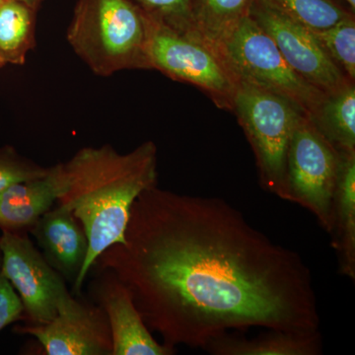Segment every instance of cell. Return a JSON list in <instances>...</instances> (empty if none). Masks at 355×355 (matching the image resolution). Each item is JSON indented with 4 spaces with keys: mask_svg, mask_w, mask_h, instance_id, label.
I'll return each instance as SVG.
<instances>
[{
    "mask_svg": "<svg viewBox=\"0 0 355 355\" xmlns=\"http://www.w3.org/2000/svg\"><path fill=\"white\" fill-rule=\"evenodd\" d=\"M95 287L111 330L113 355H173L177 350L153 338L127 287L112 273L101 272Z\"/></svg>",
    "mask_w": 355,
    "mask_h": 355,
    "instance_id": "8fae6325",
    "label": "cell"
},
{
    "mask_svg": "<svg viewBox=\"0 0 355 355\" xmlns=\"http://www.w3.org/2000/svg\"><path fill=\"white\" fill-rule=\"evenodd\" d=\"M62 169L65 191L58 205L73 214L88 241L85 261L73 282L79 293L100 254L125 243L133 202L157 186V147L146 141L125 154L109 144L84 147L62 163Z\"/></svg>",
    "mask_w": 355,
    "mask_h": 355,
    "instance_id": "7a4b0ae2",
    "label": "cell"
},
{
    "mask_svg": "<svg viewBox=\"0 0 355 355\" xmlns=\"http://www.w3.org/2000/svg\"><path fill=\"white\" fill-rule=\"evenodd\" d=\"M340 162V151L307 114H301L287 150L288 202L309 210L327 233L331 231V202Z\"/></svg>",
    "mask_w": 355,
    "mask_h": 355,
    "instance_id": "52a82bcc",
    "label": "cell"
},
{
    "mask_svg": "<svg viewBox=\"0 0 355 355\" xmlns=\"http://www.w3.org/2000/svg\"><path fill=\"white\" fill-rule=\"evenodd\" d=\"M254 0H191L198 34L214 46L240 21L250 15Z\"/></svg>",
    "mask_w": 355,
    "mask_h": 355,
    "instance_id": "ac0fdd59",
    "label": "cell"
},
{
    "mask_svg": "<svg viewBox=\"0 0 355 355\" xmlns=\"http://www.w3.org/2000/svg\"><path fill=\"white\" fill-rule=\"evenodd\" d=\"M310 119L340 153H355V83L326 95Z\"/></svg>",
    "mask_w": 355,
    "mask_h": 355,
    "instance_id": "2e32d148",
    "label": "cell"
},
{
    "mask_svg": "<svg viewBox=\"0 0 355 355\" xmlns=\"http://www.w3.org/2000/svg\"><path fill=\"white\" fill-rule=\"evenodd\" d=\"M2 275L18 292L24 311L35 324L51 322L70 295L64 280L31 240L14 231L0 237Z\"/></svg>",
    "mask_w": 355,
    "mask_h": 355,
    "instance_id": "ba28073f",
    "label": "cell"
},
{
    "mask_svg": "<svg viewBox=\"0 0 355 355\" xmlns=\"http://www.w3.org/2000/svg\"><path fill=\"white\" fill-rule=\"evenodd\" d=\"M268 6L310 30L330 28L355 11L342 0H263Z\"/></svg>",
    "mask_w": 355,
    "mask_h": 355,
    "instance_id": "d6986e66",
    "label": "cell"
},
{
    "mask_svg": "<svg viewBox=\"0 0 355 355\" xmlns=\"http://www.w3.org/2000/svg\"><path fill=\"white\" fill-rule=\"evenodd\" d=\"M214 46L238 80L284 98L309 118L326 97L291 69L273 40L250 15Z\"/></svg>",
    "mask_w": 355,
    "mask_h": 355,
    "instance_id": "277c9868",
    "label": "cell"
},
{
    "mask_svg": "<svg viewBox=\"0 0 355 355\" xmlns=\"http://www.w3.org/2000/svg\"><path fill=\"white\" fill-rule=\"evenodd\" d=\"M2 1H3V0H0V3H1Z\"/></svg>",
    "mask_w": 355,
    "mask_h": 355,
    "instance_id": "4316f807",
    "label": "cell"
},
{
    "mask_svg": "<svg viewBox=\"0 0 355 355\" xmlns=\"http://www.w3.org/2000/svg\"><path fill=\"white\" fill-rule=\"evenodd\" d=\"M347 6H349L352 10L355 11V0H342Z\"/></svg>",
    "mask_w": 355,
    "mask_h": 355,
    "instance_id": "d4e9b609",
    "label": "cell"
},
{
    "mask_svg": "<svg viewBox=\"0 0 355 355\" xmlns=\"http://www.w3.org/2000/svg\"><path fill=\"white\" fill-rule=\"evenodd\" d=\"M16 1L21 2V3L24 4V6L29 7L35 12H37L43 0H16Z\"/></svg>",
    "mask_w": 355,
    "mask_h": 355,
    "instance_id": "cb8c5ba5",
    "label": "cell"
},
{
    "mask_svg": "<svg viewBox=\"0 0 355 355\" xmlns=\"http://www.w3.org/2000/svg\"><path fill=\"white\" fill-rule=\"evenodd\" d=\"M132 295L163 345L202 349L251 328L315 333L309 268L218 198L149 189L133 202L125 243L96 261ZM177 350V349H176Z\"/></svg>",
    "mask_w": 355,
    "mask_h": 355,
    "instance_id": "6da1fadb",
    "label": "cell"
},
{
    "mask_svg": "<svg viewBox=\"0 0 355 355\" xmlns=\"http://www.w3.org/2000/svg\"><path fill=\"white\" fill-rule=\"evenodd\" d=\"M250 16L273 40L291 69L324 94L355 83L336 67L309 28L263 0H254Z\"/></svg>",
    "mask_w": 355,
    "mask_h": 355,
    "instance_id": "9c48e42d",
    "label": "cell"
},
{
    "mask_svg": "<svg viewBox=\"0 0 355 355\" xmlns=\"http://www.w3.org/2000/svg\"><path fill=\"white\" fill-rule=\"evenodd\" d=\"M312 31L336 67L355 83V15L327 29Z\"/></svg>",
    "mask_w": 355,
    "mask_h": 355,
    "instance_id": "ffe728a7",
    "label": "cell"
},
{
    "mask_svg": "<svg viewBox=\"0 0 355 355\" xmlns=\"http://www.w3.org/2000/svg\"><path fill=\"white\" fill-rule=\"evenodd\" d=\"M23 312L24 307L19 295L0 272V331L17 321Z\"/></svg>",
    "mask_w": 355,
    "mask_h": 355,
    "instance_id": "603a6c76",
    "label": "cell"
},
{
    "mask_svg": "<svg viewBox=\"0 0 355 355\" xmlns=\"http://www.w3.org/2000/svg\"><path fill=\"white\" fill-rule=\"evenodd\" d=\"M331 244L340 272L355 279V153H340V170L331 202Z\"/></svg>",
    "mask_w": 355,
    "mask_h": 355,
    "instance_id": "5bb4252c",
    "label": "cell"
},
{
    "mask_svg": "<svg viewBox=\"0 0 355 355\" xmlns=\"http://www.w3.org/2000/svg\"><path fill=\"white\" fill-rule=\"evenodd\" d=\"M149 25L148 14L133 0H78L67 41L97 76L150 69Z\"/></svg>",
    "mask_w": 355,
    "mask_h": 355,
    "instance_id": "3957f363",
    "label": "cell"
},
{
    "mask_svg": "<svg viewBox=\"0 0 355 355\" xmlns=\"http://www.w3.org/2000/svg\"><path fill=\"white\" fill-rule=\"evenodd\" d=\"M149 25V67L175 81L191 84L217 108L232 113L238 80L214 46L153 19Z\"/></svg>",
    "mask_w": 355,
    "mask_h": 355,
    "instance_id": "8992f818",
    "label": "cell"
},
{
    "mask_svg": "<svg viewBox=\"0 0 355 355\" xmlns=\"http://www.w3.org/2000/svg\"><path fill=\"white\" fill-rule=\"evenodd\" d=\"M153 19L177 31L200 36L193 25L191 0H133Z\"/></svg>",
    "mask_w": 355,
    "mask_h": 355,
    "instance_id": "44dd1931",
    "label": "cell"
},
{
    "mask_svg": "<svg viewBox=\"0 0 355 355\" xmlns=\"http://www.w3.org/2000/svg\"><path fill=\"white\" fill-rule=\"evenodd\" d=\"M64 191L62 163L51 167L46 176L8 187L0 191V227L9 231L32 227Z\"/></svg>",
    "mask_w": 355,
    "mask_h": 355,
    "instance_id": "4fadbf2b",
    "label": "cell"
},
{
    "mask_svg": "<svg viewBox=\"0 0 355 355\" xmlns=\"http://www.w3.org/2000/svg\"><path fill=\"white\" fill-rule=\"evenodd\" d=\"M0 270H1V252H0Z\"/></svg>",
    "mask_w": 355,
    "mask_h": 355,
    "instance_id": "484cf974",
    "label": "cell"
},
{
    "mask_svg": "<svg viewBox=\"0 0 355 355\" xmlns=\"http://www.w3.org/2000/svg\"><path fill=\"white\" fill-rule=\"evenodd\" d=\"M214 355H319L323 350L321 331L268 330L256 338H247L237 334L217 336L205 347Z\"/></svg>",
    "mask_w": 355,
    "mask_h": 355,
    "instance_id": "9a60e30c",
    "label": "cell"
},
{
    "mask_svg": "<svg viewBox=\"0 0 355 355\" xmlns=\"http://www.w3.org/2000/svg\"><path fill=\"white\" fill-rule=\"evenodd\" d=\"M50 168L25 160L11 150L0 153V191L21 182L32 181L48 175Z\"/></svg>",
    "mask_w": 355,
    "mask_h": 355,
    "instance_id": "7402d4cb",
    "label": "cell"
},
{
    "mask_svg": "<svg viewBox=\"0 0 355 355\" xmlns=\"http://www.w3.org/2000/svg\"><path fill=\"white\" fill-rule=\"evenodd\" d=\"M232 113L253 149L261 186L288 202L287 150L299 116L304 113L284 98L242 81Z\"/></svg>",
    "mask_w": 355,
    "mask_h": 355,
    "instance_id": "5b68a950",
    "label": "cell"
},
{
    "mask_svg": "<svg viewBox=\"0 0 355 355\" xmlns=\"http://www.w3.org/2000/svg\"><path fill=\"white\" fill-rule=\"evenodd\" d=\"M32 233L46 261L62 277L76 282L87 254L88 241L73 214L58 205L40 217Z\"/></svg>",
    "mask_w": 355,
    "mask_h": 355,
    "instance_id": "7c38bea8",
    "label": "cell"
},
{
    "mask_svg": "<svg viewBox=\"0 0 355 355\" xmlns=\"http://www.w3.org/2000/svg\"><path fill=\"white\" fill-rule=\"evenodd\" d=\"M20 331L36 338L49 355H113L104 311L100 306L79 302L71 294L62 301L51 322L25 327Z\"/></svg>",
    "mask_w": 355,
    "mask_h": 355,
    "instance_id": "30bf717a",
    "label": "cell"
},
{
    "mask_svg": "<svg viewBox=\"0 0 355 355\" xmlns=\"http://www.w3.org/2000/svg\"><path fill=\"white\" fill-rule=\"evenodd\" d=\"M35 11L16 0L0 3V69L23 65L35 48Z\"/></svg>",
    "mask_w": 355,
    "mask_h": 355,
    "instance_id": "e0dca14e",
    "label": "cell"
}]
</instances>
